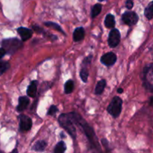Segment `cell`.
Instances as JSON below:
<instances>
[{
    "mask_svg": "<svg viewBox=\"0 0 153 153\" xmlns=\"http://www.w3.org/2000/svg\"><path fill=\"white\" fill-rule=\"evenodd\" d=\"M17 32L21 37V40L22 41H26L30 39L32 36V30L25 27H19L17 28Z\"/></svg>",
    "mask_w": 153,
    "mask_h": 153,
    "instance_id": "30bf717a",
    "label": "cell"
},
{
    "mask_svg": "<svg viewBox=\"0 0 153 153\" xmlns=\"http://www.w3.org/2000/svg\"><path fill=\"white\" fill-rule=\"evenodd\" d=\"M11 153H18L17 149H16V148H15V149H13V152H12Z\"/></svg>",
    "mask_w": 153,
    "mask_h": 153,
    "instance_id": "f546056e",
    "label": "cell"
},
{
    "mask_svg": "<svg viewBox=\"0 0 153 153\" xmlns=\"http://www.w3.org/2000/svg\"><path fill=\"white\" fill-rule=\"evenodd\" d=\"M85 32L83 27H79L75 29L73 32V40L74 41H80L85 38Z\"/></svg>",
    "mask_w": 153,
    "mask_h": 153,
    "instance_id": "7c38bea8",
    "label": "cell"
},
{
    "mask_svg": "<svg viewBox=\"0 0 153 153\" xmlns=\"http://www.w3.org/2000/svg\"><path fill=\"white\" fill-rule=\"evenodd\" d=\"M47 143L44 140H39L33 146V150L36 152H43L46 148Z\"/></svg>",
    "mask_w": 153,
    "mask_h": 153,
    "instance_id": "2e32d148",
    "label": "cell"
},
{
    "mask_svg": "<svg viewBox=\"0 0 153 153\" xmlns=\"http://www.w3.org/2000/svg\"><path fill=\"white\" fill-rule=\"evenodd\" d=\"M99 1H100V2H102V1H105V0H99Z\"/></svg>",
    "mask_w": 153,
    "mask_h": 153,
    "instance_id": "4dcf8cb0",
    "label": "cell"
},
{
    "mask_svg": "<svg viewBox=\"0 0 153 153\" xmlns=\"http://www.w3.org/2000/svg\"><path fill=\"white\" fill-rule=\"evenodd\" d=\"M58 122L61 124L63 128L67 130V133L73 138L76 139V129L74 125V122L70 116L69 113L61 114L58 118Z\"/></svg>",
    "mask_w": 153,
    "mask_h": 153,
    "instance_id": "7a4b0ae2",
    "label": "cell"
},
{
    "mask_svg": "<svg viewBox=\"0 0 153 153\" xmlns=\"http://www.w3.org/2000/svg\"><path fill=\"white\" fill-rule=\"evenodd\" d=\"M10 68V64L7 61L0 62V76L2 75Z\"/></svg>",
    "mask_w": 153,
    "mask_h": 153,
    "instance_id": "7402d4cb",
    "label": "cell"
},
{
    "mask_svg": "<svg viewBox=\"0 0 153 153\" xmlns=\"http://www.w3.org/2000/svg\"><path fill=\"white\" fill-rule=\"evenodd\" d=\"M120 41V33L117 28H112L108 35V45L111 47H116Z\"/></svg>",
    "mask_w": 153,
    "mask_h": 153,
    "instance_id": "ba28073f",
    "label": "cell"
},
{
    "mask_svg": "<svg viewBox=\"0 0 153 153\" xmlns=\"http://www.w3.org/2000/svg\"><path fill=\"white\" fill-rule=\"evenodd\" d=\"M122 105L123 100L120 97L114 98L111 101L110 104L108 105L107 108V110L114 118H117L122 111Z\"/></svg>",
    "mask_w": 153,
    "mask_h": 153,
    "instance_id": "5b68a950",
    "label": "cell"
},
{
    "mask_svg": "<svg viewBox=\"0 0 153 153\" xmlns=\"http://www.w3.org/2000/svg\"><path fill=\"white\" fill-rule=\"evenodd\" d=\"M143 85L150 92H153V64H149L143 70Z\"/></svg>",
    "mask_w": 153,
    "mask_h": 153,
    "instance_id": "277c9868",
    "label": "cell"
},
{
    "mask_svg": "<svg viewBox=\"0 0 153 153\" xmlns=\"http://www.w3.org/2000/svg\"><path fill=\"white\" fill-rule=\"evenodd\" d=\"M150 104L153 106V97L151 98V99H150Z\"/></svg>",
    "mask_w": 153,
    "mask_h": 153,
    "instance_id": "f1b7e54d",
    "label": "cell"
},
{
    "mask_svg": "<svg viewBox=\"0 0 153 153\" xmlns=\"http://www.w3.org/2000/svg\"><path fill=\"white\" fill-rule=\"evenodd\" d=\"M122 20L124 23L126 25L133 26L138 22L139 17L135 12L126 11L123 14Z\"/></svg>",
    "mask_w": 153,
    "mask_h": 153,
    "instance_id": "8992f818",
    "label": "cell"
},
{
    "mask_svg": "<svg viewBox=\"0 0 153 153\" xmlns=\"http://www.w3.org/2000/svg\"><path fill=\"white\" fill-rule=\"evenodd\" d=\"M102 10V4H96L93 7L92 11H91V16L92 17H95V16H98L100 14Z\"/></svg>",
    "mask_w": 153,
    "mask_h": 153,
    "instance_id": "44dd1931",
    "label": "cell"
},
{
    "mask_svg": "<svg viewBox=\"0 0 153 153\" xmlns=\"http://www.w3.org/2000/svg\"><path fill=\"white\" fill-rule=\"evenodd\" d=\"M117 92L120 93H120H123V89L122 88H119L117 89Z\"/></svg>",
    "mask_w": 153,
    "mask_h": 153,
    "instance_id": "83f0119b",
    "label": "cell"
},
{
    "mask_svg": "<svg viewBox=\"0 0 153 153\" xmlns=\"http://www.w3.org/2000/svg\"><path fill=\"white\" fill-rule=\"evenodd\" d=\"M106 86V81L105 80H101L97 82L95 88V93L97 94H101L104 91Z\"/></svg>",
    "mask_w": 153,
    "mask_h": 153,
    "instance_id": "9a60e30c",
    "label": "cell"
},
{
    "mask_svg": "<svg viewBox=\"0 0 153 153\" xmlns=\"http://www.w3.org/2000/svg\"><path fill=\"white\" fill-rule=\"evenodd\" d=\"M69 115L71 117V118L73 119V121L74 122V123L78 124V125H79L82 128V130L85 132V135H86L87 137H88L91 146L94 148H95L96 150H97L98 152H100L101 149H100V143H99L98 139H97V135H96L95 132H94L92 127H91V126L89 125V124L84 119V118H82V117L81 116V115H79L77 112H69Z\"/></svg>",
    "mask_w": 153,
    "mask_h": 153,
    "instance_id": "6da1fadb",
    "label": "cell"
},
{
    "mask_svg": "<svg viewBox=\"0 0 153 153\" xmlns=\"http://www.w3.org/2000/svg\"><path fill=\"white\" fill-rule=\"evenodd\" d=\"M66 148H67V146H66L65 142L64 141H60L55 146V149H54V153H64Z\"/></svg>",
    "mask_w": 153,
    "mask_h": 153,
    "instance_id": "ac0fdd59",
    "label": "cell"
},
{
    "mask_svg": "<svg viewBox=\"0 0 153 153\" xmlns=\"http://www.w3.org/2000/svg\"><path fill=\"white\" fill-rule=\"evenodd\" d=\"M88 75H89V73H88V70L87 69V68H82L80 71V76L82 80L84 82H88Z\"/></svg>",
    "mask_w": 153,
    "mask_h": 153,
    "instance_id": "603a6c76",
    "label": "cell"
},
{
    "mask_svg": "<svg viewBox=\"0 0 153 153\" xmlns=\"http://www.w3.org/2000/svg\"><path fill=\"white\" fill-rule=\"evenodd\" d=\"M73 88H74V82H73V81L71 80H67L65 82V85H64V92L66 94H70L73 91Z\"/></svg>",
    "mask_w": 153,
    "mask_h": 153,
    "instance_id": "d6986e66",
    "label": "cell"
},
{
    "mask_svg": "<svg viewBox=\"0 0 153 153\" xmlns=\"http://www.w3.org/2000/svg\"><path fill=\"white\" fill-rule=\"evenodd\" d=\"M92 58H93V55H89L83 60V62H82V64H83L84 66L83 68H86V66H88V64L91 62Z\"/></svg>",
    "mask_w": 153,
    "mask_h": 153,
    "instance_id": "d4e9b609",
    "label": "cell"
},
{
    "mask_svg": "<svg viewBox=\"0 0 153 153\" xmlns=\"http://www.w3.org/2000/svg\"><path fill=\"white\" fill-rule=\"evenodd\" d=\"M37 80H33L31 82L29 86H28L27 88L26 93L28 96L31 98H34L37 93Z\"/></svg>",
    "mask_w": 153,
    "mask_h": 153,
    "instance_id": "4fadbf2b",
    "label": "cell"
},
{
    "mask_svg": "<svg viewBox=\"0 0 153 153\" xmlns=\"http://www.w3.org/2000/svg\"><path fill=\"white\" fill-rule=\"evenodd\" d=\"M58 111V109L57 108L56 106H55V105H52V106L49 107V110H48V112H47V115L49 116H52V115H55V113H56Z\"/></svg>",
    "mask_w": 153,
    "mask_h": 153,
    "instance_id": "cb8c5ba5",
    "label": "cell"
},
{
    "mask_svg": "<svg viewBox=\"0 0 153 153\" xmlns=\"http://www.w3.org/2000/svg\"><path fill=\"white\" fill-rule=\"evenodd\" d=\"M101 62L106 66H111L117 62V56L114 52H109L101 57Z\"/></svg>",
    "mask_w": 153,
    "mask_h": 153,
    "instance_id": "9c48e42d",
    "label": "cell"
},
{
    "mask_svg": "<svg viewBox=\"0 0 153 153\" xmlns=\"http://www.w3.org/2000/svg\"><path fill=\"white\" fill-rule=\"evenodd\" d=\"M105 26L108 28H113L115 26V18L111 14H108L105 19Z\"/></svg>",
    "mask_w": 153,
    "mask_h": 153,
    "instance_id": "5bb4252c",
    "label": "cell"
},
{
    "mask_svg": "<svg viewBox=\"0 0 153 153\" xmlns=\"http://www.w3.org/2000/svg\"><path fill=\"white\" fill-rule=\"evenodd\" d=\"M145 16L147 18L148 20H151L153 18V1L151 2L147 7L146 8L144 11Z\"/></svg>",
    "mask_w": 153,
    "mask_h": 153,
    "instance_id": "e0dca14e",
    "label": "cell"
},
{
    "mask_svg": "<svg viewBox=\"0 0 153 153\" xmlns=\"http://www.w3.org/2000/svg\"><path fill=\"white\" fill-rule=\"evenodd\" d=\"M133 5H134V2H133L132 0H126V7L127 8L131 10L133 8Z\"/></svg>",
    "mask_w": 153,
    "mask_h": 153,
    "instance_id": "484cf974",
    "label": "cell"
},
{
    "mask_svg": "<svg viewBox=\"0 0 153 153\" xmlns=\"http://www.w3.org/2000/svg\"><path fill=\"white\" fill-rule=\"evenodd\" d=\"M19 130L21 131H28L32 127V120L28 116L21 114L19 116Z\"/></svg>",
    "mask_w": 153,
    "mask_h": 153,
    "instance_id": "52a82bcc",
    "label": "cell"
},
{
    "mask_svg": "<svg viewBox=\"0 0 153 153\" xmlns=\"http://www.w3.org/2000/svg\"><path fill=\"white\" fill-rule=\"evenodd\" d=\"M0 153H4V152H1V151H0Z\"/></svg>",
    "mask_w": 153,
    "mask_h": 153,
    "instance_id": "1f68e13d",
    "label": "cell"
},
{
    "mask_svg": "<svg viewBox=\"0 0 153 153\" xmlns=\"http://www.w3.org/2000/svg\"><path fill=\"white\" fill-rule=\"evenodd\" d=\"M28 104H29V98L26 96H21L19 98V101H18L16 110L19 112H22L26 109Z\"/></svg>",
    "mask_w": 153,
    "mask_h": 153,
    "instance_id": "8fae6325",
    "label": "cell"
},
{
    "mask_svg": "<svg viewBox=\"0 0 153 153\" xmlns=\"http://www.w3.org/2000/svg\"><path fill=\"white\" fill-rule=\"evenodd\" d=\"M1 46L5 50L6 53L13 54L23 46L22 40L13 38L4 39L1 42Z\"/></svg>",
    "mask_w": 153,
    "mask_h": 153,
    "instance_id": "3957f363",
    "label": "cell"
},
{
    "mask_svg": "<svg viewBox=\"0 0 153 153\" xmlns=\"http://www.w3.org/2000/svg\"><path fill=\"white\" fill-rule=\"evenodd\" d=\"M44 24H45V26H46L50 27V28H54V29H56L57 31L63 33V34H65V32H64L63 31L62 28H61V27L60 26L58 25V23H56V22H44Z\"/></svg>",
    "mask_w": 153,
    "mask_h": 153,
    "instance_id": "ffe728a7",
    "label": "cell"
},
{
    "mask_svg": "<svg viewBox=\"0 0 153 153\" xmlns=\"http://www.w3.org/2000/svg\"><path fill=\"white\" fill-rule=\"evenodd\" d=\"M5 54H6L5 50H4L2 47L0 48V62H1V59L4 57V56L5 55Z\"/></svg>",
    "mask_w": 153,
    "mask_h": 153,
    "instance_id": "4316f807",
    "label": "cell"
}]
</instances>
